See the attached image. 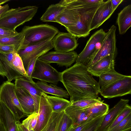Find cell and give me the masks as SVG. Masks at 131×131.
I'll return each instance as SVG.
<instances>
[{
    "label": "cell",
    "instance_id": "obj_1",
    "mask_svg": "<svg viewBox=\"0 0 131 131\" xmlns=\"http://www.w3.org/2000/svg\"><path fill=\"white\" fill-rule=\"evenodd\" d=\"M61 82L72 103L85 99H96L100 89L98 82L92 76L86 66L77 63L61 72Z\"/></svg>",
    "mask_w": 131,
    "mask_h": 131
},
{
    "label": "cell",
    "instance_id": "obj_2",
    "mask_svg": "<svg viewBox=\"0 0 131 131\" xmlns=\"http://www.w3.org/2000/svg\"><path fill=\"white\" fill-rule=\"evenodd\" d=\"M38 7L28 6L9 9L0 17V28L14 30L18 27L31 20Z\"/></svg>",
    "mask_w": 131,
    "mask_h": 131
},
{
    "label": "cell",
    "instance_id": "obj_3",
    "mask_svg": "<svg viewBox=\"0 0 131 131\" xmlns=\"http://www.w3.org/2000/svg\"><path fill=\"white\" fill-rule=\"evenodd\" d=\"M21 31L25 37L23 49L28 46L52 40L59 32L56 28L47 24L26 26Z\"/></svg>",
    "mask_w": 131,
    "mask_h": 131
},
{
    "label": "cell",
    "instance_id": "obj_4",
    "mask_svg": "<svg viewBox=\"0 0 131 131\" xmlns=\"http://www.w3.org/2000/svg\"><path fill=\"white\" fill-rule=\"evenodd\" d=\"M0 62L8 81L10 82L22 77L27 78L22 59L16 51L8 53L0 52Z\"/></svg>",
    "mask_w": 131,
    "mask_h": 131
},
{
    "label": "cell",
    "instance_id": "obj_5",
    "mask_svg": "<svg viewBox=\"0 0 131 131\" xmlns=\"http://www.w3.org/2000/svg\"><path fill=\"white\" fill-rule=\"evenodd\" d=\"M15 84L8 81L0 86V102L4 104L19 121L21 118L29 114L24 112L16 94Z\"/></svg>",
    "mask_w": 131,
    "mask_h": 131
},
{
    "label": "cell",
    "instance_id": "obj_6",
    "mask_svg": "<svg viewBox=\"0 0 131 131\" xmlns=\"http://www.w3.org/2000/svg\"><path fill=\"white\" fill-rule=\"evenodd\" d=\"M59 3L65 8L58 16L56 22L66 28L76 25L81 17L80 12L82 4L81 0H63Z\"/></svg>",
    "mask_w": 131,
    "mask_h": 131
},
{
    "label": "cell",
    "instance_id": "obj_7",
    "mask_svg": "<svg viewBox=\"0 0 131 131\" xmlns=\"http://www.w3.org/2000/svg\"><path fill=\"white\" fill-rule=\"evenodd\" d=\"M116 27L111 26L105 36L100 47L94 54L86 66L87 68L90 67L100 59L110 54L116 57L117 50L116 46L115 32Z\"/></svg>",
    "mask_w": 131,
    "mask_h": 131
},
{
    "label": "cell",
    "instance_id": "obj_8",
    "mask_svg": "<svg viewBox=\"0 0 131 131\" xmlns=\"http://www.w3.org/2000/svg\"><path fill=\"white\" fill-rule=\"evenodd\" d=\"M50 64L38 58L32 72V78L57 84L61 81V72L58 71Z\"/></svg>",
    "mask_w": 131,
    "mask_h": 131
},
{
    "label": "cell",
    "instance_id": "obj_9",
    "mask_svg": "<svg viewBox=\"0 0 131 131\" xmlns=\"http://www.w3.org/2000/svg\"><path fill=\"white\" fill-rule=\"evenodd\" d=\"M105 34L106 32L102 29L97 30L93 34L88 41L83 50L78 55L76 62L86 66L99 49L97 47V45L102 43Z\"/></svg>",
    "mask_w": 131,
    "mask_h": 131
},
{
    "label": "cell",
    "instance_id": "obj_10",
    "mask_svg": "<svg viewBox=\"0 0 131 131\" xmlns=\"http://www.w3.org/2000/svg\"><path fill=\"white\" fill-rule=\"evenodd\" d=\"M104 97L110 99L126 95L131 93V76L126 75L107 88L100 91Z\"/></svg>",
    "mask_w": 131,
    "mask_h": 131
},
{
    "label": "cell",
    "instance_id": "obj_11",
    "mask_svg": "<svg viewBox=\"0 0 131 131\" xmlns=\"http://www.w3.org/2000/svg\"><path fill=\"white\" fill-rule=\"evenodd\" d=\"M78 55L73 51L66 52L52 51L48 52L38 58L50 64L56 63L59 66L67 68L76 61Z\"/></svg>",
    "mask_w": 131,
    "mask_h": 131
},
{
    "label": "cell",
    "instance_id": "obj_12",
    "mask_svg": "<svg viewBox=\"0 0 131 131\" xmlns=\"http://www.w3.org/2000/svg\"><path fill=\"white\" fill-rule=\"evenodd\" d=\"M52 42L56 51L60 52L73 51L79 44L76 37L69 32H59L53 38Z\"/></svg>",
    "mask_w": 131,
    "mask_h": 131
},
{
    "label": "cell",
    "instance_id": "obj_13",
    "mask_svg": "<svg viewBox=\"0 0 131 131\" xmlns=\"http://www.w3.org/2000/svg\"><path fill=\"white\" fill-rule=\"evenodd\" d=\"M94 13H82L79 21L74 26L66 28L68 32L76 38L85 37L91 31L90 25Z\"/></svg>",
    "mask_w": 131,
    "mask_h": 131
},
{
    "label": "cell",
    "instance_id": "obj_14",
    "mask_svg": "<svg viewBox=\"0 0 131 131\" xmlns=\"http://www.w3.org/2000/svg\"><path fill=\"white\" fill-rule=\"evenodd\" d=\"M15 85L17 88H23L28 91L34 101L35 112H38L39 103L43 91L37 85L34 81L31 82L25 77L18 78L15 80Z\"/></svg>",
    "mask_w": 131,
    "mask_h": 131
},
{
    "label": "cell",
    "instance_id": "obj_15",
    "mask_svg": "<svg viewBox=\"0 0 131 131\" xmlns=\"http://www.w3.org/2000/svg\"><path fill=\"white\" fill-rule=\"evenodd\" d=\"M114 12L112 9L110 0L104 1L94 15L90 25V31L101 25L111 17Z\"/></svg>",
    "mask_w": 131,
    "mask_h": 131
},
{
    "label": "cell",
    "instance_id": "obj_16",
    "mask_svg": "<svg viewBox=\"0 0 131 131\" xmlns=\"http://www.w3.org/2000/svg\"><path fill=\"white\" fill-rule=\"evenodd\" d=\"M42 93L39 105L38 117L34 131H41L48 122L53 112L51 106L47 98Z\"/></svg>",
    "mask_w": 131,
    "mask_h": 131
},
{
    "label": "cell",
    "instance_id": "obj_17",
    "mask_svg": "<svg viewBox=\"0 0 131 131\" xmlns=\"http://www.w3.org/2000/svg\"><path fill=\"white\" fill-rule=\"evenodd\" d=\"M116 57L113 54L107 56L90 67L87 68L88 70L91 75L99 77L114 69L115 61Z\"/></svg>",
    "mask_w": 131,
    "mask_h": 131
},
{
    "label": "cell",
    "instance_id": "obj_18",
    "mask_svg": "<svg viewBox=\"0 0 131 131\" xmlns=\"http://www.w3.org/2000/svg\"><path fill=\"white\" fill-rule=\"evenodd\" d=\"M129 101L128 99H121L113 107L109 110L96 131H106Z\"/></svg>",
    "mask_w": 131,
    "mask_h": 131
},
{
    "label": "cell",
    "instance_id": "obj_19",
    "mask_svg": "<svg viewBox=\"0 0 131 131\" xmlns=\"http://www.w3.org/2000/svg\"><path fill=\"white\" fill-rule=\"evenodd\" d=\"M0 119L5 131H18V125L19 121L16 119L11 111L0 102Z\"/></svg>",
    "mask_w": 131,
    "mask_h": 131
},
{
    "label": "cell",
    "instance_id": "obj_20",
    "mask_svg": "<svg viewBox=\"0 0 131 131\" xmlns=\"http://www.w3.org/2000/svg\"><path fill=\"white\" fill-rule=\"evenodd\" d=\"M64 112L72 120V127L73 128L76 127L88 121L95 118L90 117L83 109L71 104L65 109Z\"/></svg>",
    "mask_w": 131,
    "mask_h": 131
},
{
    "label": "cell",
    "instance_id": "obj_21",
    "mask_svg": "<svg viewBox=\"0 0 131 131\" xmlns=\"http://www.w3.org/2000/svg\"><path fill=\"white\" fill-rule=\"evenodd\" d=\"M16 94L24 113L30 114L35 112L34 101L28 91L23 88H17Z\"/></svg>",
    "mask_w": 131,
    "mask_h": 131
},
{
    "label": "cell",
    "instance_id": "obj_22",
    "mask_svg": "<svg viewBox=\"0 0 131 131\" xmlns=\"http://www.w3.org/2000/svg\"><path fill=\"white\" fill-rule=\"evenodd\" d=\"M116 23L119 34H125L131 26V5L124 7L118 14Z\"/></svg>",
    "mask_w": 131,
    "mask_h": 131
},
{
    "label": "cell",
    "instance_id": "obj_23",
    "mask_svg": "<svg viewBox=\"0 0 131 131\" xmlns=\"http://www.w3.org/2000/svg\"><path fill=\"white\" fill-rule=\"evenodd\" d=\"M36 83L38 87L45 94H49L66 98H69V95L66 90L56 85L48 84L46 82L41 81H38Z\"/></svg>",
    "mask_w": 131,
    "mask_h": 131
},
{
    "label": "cell",
    "instance_id": "obj_24",
    "mask_svg": "<svg viewBox=\"0 0 131 131\" xmlns=\"http://www.w3.org/2000/svg\"><path fill=\"white\" fill-rule=\"evenodd\" d=\"M126 76L117 72L115 69L100 75L99 77L98 82L100 91L123 78Z\"/></svg>",
    "mask_w": 131,
    "mask_h": 131
},
{
    "label": "cell",
    "instance_id": "obj_25",
    "mask_svg": "<svg viewBox=\"0 0 131 131\" xmlns=\"http://www.w3.org/2000/svg\"><path fill=\"white\" fill-rule=\"evenodd\" d=\"M65 7L59 3L50 5L40 18L43 22H56L59 16L63 11Z\"/></svg>",
    "mask_w": 131,
    "mask_h": 131
},
{
    "label": "cell",
    "instance_id": "obj_26",
    "mask_svg": "<svg viewBox=\"0 0 131 131\" xmlns=\"http://www.w3.org/2000/svg\"><path fill=\"white\" fill-rule=\"evenodd\" d=\"M53 48L52 40L41 47L21 57L26 72L30 62L34 58L37 57H39L45 54Z\"/></svg>",
    "mask_w": 131,
    "mask_h": 131
},
{
    "label": "cell",
    "instance_id": "obj_27",
    "mask_svg": "<svg viewBox=\"0 0 131 131\" xmlns=\"http://www.w3.org/2000/svg\"><path fill=\"white\" fill-rule=\"evenodd\" d=\"M103 101H102L83 109L90 117L92 118L104 115L109 110V106L104 103Z\"/></svg>",
    "mask_w": 131,
    "mask_h": 131
},
{
    "label": "cell",
    "instance_id": "obj_28",
    "mask_svg": "<svg viewBox=\"0 0 131 131\" xmlns=\"http://www.w3.org/2000/svg\"><path fill=\"white\" fill-rule=\"evenodd\" d=\"M51 107L53 112L60 113L64 111L71 104L70 101L58 96H50L43 93Z\"/></svg>",
    "mask_w": 131,
    "mask_h": 131
},
{
    "label": "cell",
    "instance_id": "obj_29",
    "mask_svg": "<svg viewBox=\"0 0 131 131\" xmlns=\"http://www.w3.org/2000/svg\"><path fill=\"white\" fill-rule=\"evenodd\" d=\"M24 39V34L21 31L14 36L0 38V43L14 46L18 52L23 49Z\"/></svg>",
    "mask_w": 131,
    "mask_h": 131
},
{
    "label": "cell",
    "instance_id": "obj_30",
    "mask_svg": "<svg viewBox=\"0 0 131 131\" xmlns=\"http://www.w3.org/2000/svg\"><path fill=\"white\" fill-rule=\"evenodd\" d=\"M64 112H53L47 124L41 131H57L59 123Z\"/></svg>",
    "mask_w": 131,
    "mask_h": 131
},
{
    "label": "cell",
    "instance_id": "obj_31",
    "mask_svg": "<svg viewBox=\"0 0 131 131\" xmlns=\"http://www.w3.org/2000/svg\"><path fill=\"white\" fill-rule=\"evenodd\" d=\"M131 130V114L122 121L106 131H128Z\"/></svg>",
    "mask_w": 131,
    "mask_h": 131
},
{
    "label": "cell",
    "instance_id": "obj_32",
    "mask_svg": "<svg viewBox=\"0 0 131 131\" xmlns=\"http://www.w3.org/2000/svg\"><path fill=\"white\" fill-rule=\"evenodd\" d=\"M102 101L101 99L99 97L96 99H85L71 103V104L83 109Z\"/></svg>",
    "mask_w": 131,
    "mask_h": 131
},
{
    "label": "cell",
    "instance_id": "obj_33",
    "mask_svg": "<svg viewBox=\"0 0 131 131\" xmlns=\"http://www.w3.org/2000/svg\"><path fill=\"white\" fill-rule=\"evenodd\" d=\"M38 117V112H35L29 115L22 124L29 130H34L37 125Z\"/></svg>",
    "mask_w": 131,
    "mask_h": 131
},
{
    "label": "cell",
    "instance_id": "obj_34",
    "mask_svg": "<svg viewBox=\"0 0 131 131\" xmlns=\"http://www.w3.org/2000/svg\"><path fill=\"white\" fill-rule=\"evenodd\" d=\"M72 124V119L64 112L59 123L57 131H68Z\"/></svg>",
    "mask_w": 131,
    "mask_h": 131
},
{
    "label": "cell",
    "instance_id": "obj_35",
    "mask_svg": "<svg viewBox=\"0 0 131 131\" xmlns=\"http://www.w3.org/2000/svg\"><path fill=\"white\" fill-rule=\"evenodd\" d=\"M130 114H131V107L127 104L125 105L107 130L117 125Z\"/></svg>",
    "mask_w": 131,
    "mask_h": 131
},
{
    "label": "cell",
    "instance_id": "obj_36",
    "mask_svg": "<svg viewBox=\"0 0 131 131\" xmlns=\"http://www.w3.org/2000/svg\"><path fill=\"white\" fill-rule=\"evenodd\" d=\"M52 40H45L38 43L28 46L19 51L18 53L21 58L41 47Z\"/></svg>",
    "mask_w": 131,
    "mask_h": 131
},
{
    "label": "cell",
    "instance_id": "obj_37",
    "mask_svg": "<svg viewBox=\"0 0 131 131\" xmlns=\"http://www.w3.org/2000/svg\"><path fill=\"white\" fill-rule=\"evenodd\" d=\"M105 115L95 119L82 131H96L100 126Z\"/></svg>",
    "mask_w": 131,
    "mask_h": 131
},
{
    "label": "cell",
    "instance_id": "obj_38",
    "mask_svg": "<svg viewBox=\"0 0 131 131\" xmlns=\"http://www.w3.org/2000/svg\"><path fill=\"white\" fill-rule=\"evenodd\" d=\"M18 33L16 30L0 28V35L6 37L14 36L17 35Z\"/></svg>",
    "mask_w": 131,
    "mask_h": 131
},
{
    "label": "cell",
    "instance_id": "obj_39",
    "mask_svg": "<svg viewBox=\"0 0 131 131\" xmlns=\"http://www.w3.org/2000/svg\"><path fill=\"white\" fill-rule=\"evenodd\" d=\"M14 51L17 52V49L15 46L0 43V52L8 53Z\"/></svg>",
    "mask_w": 131,
    "mask_h": 131
},
{
    "label": "cell",
    "instance_id": "obj_40",
    "mask_svg": "<svg viewBox=\"0 0 131 131\" xmlns=\"http://www.w3.org/2000/svg\"><path fill=\"white\" fill-rule=\"evenodd\" d=\"M95 119L88 121L83 124L75 128H73L72 126L68 131H82Z\"/></svg>",
    "mask_w": 131,
    "mask_h": 131
},
{
    "label": "cell",
    "instance_id": "obj_41",
    "mask_svg": "<svg viewBox=\"0 0 131 131\" xmlns=\"http://www.w3.org/2000/svg\"><path fill=\"white\" fill-rule=\"evenodd\" d=\"M112 10L115 11L118 6L121 3L123 0H110Z\"/></svg>",
    "mask_w": 131,
    "mask_h": 131
},
{
    "label": "cell",
    "instance_id": "obj_42",
    "mask_svg": "<svg viewBox=\"0 0 131 131\" xmlns=\"http://www.w3.org/2000/svg\"><path fill=\"white\" fill-rule=\"evenodd\" d=\"M18 131H34L32 130H29L22 123H20V122L18 125Z\"/></svg>",
    "mask_w": 131,
    "mask_h": 131
},
{
    "label": "cell",
    "instance_id": "obj_43",
    "mask_svg": "<svg viewBox=\"0 0 131 131\" xmlns=\"http://www.w3.org/2000/svg\"><path fill=\"white\" fill-rule=\"evenodd\" d=\"M85 3L90 4H96L100 3L103 2V0H83Z\"/></svg>",
    "mask_w": 131,
    "mask_h": 131
},
{
    "label": "cell",
    "instance_id": "obj_44",
    "mask_svg": "<svg viewBox=\"0 0 131 131\" xmlns=\"http://www.w3.org/2000/svg\"><path fill=\"white\" fill-rule=\"evenodd\" d=\"M9 9V6L8 4H6L3 6L0 9V17Z\"/></svg>",
    "mask_w": 131,
    "mask_h": 131
},
{
    "label": "cell",
    "instance_id": "obj_45",
    "mask_svg": "<svg viewBox=\"0 0 131 131\" xmlns=\"http://www.w3.org/2000/svg\"><path fill=\"white\" fill-rule=\"evenodd\" d=\"M0 75L3 77L6 76V74L2 65L0 62Z\"/></svg>",
    "mask_w": 131,
    "mask_h": 131
},
{
    "label": "cell",
    "instance_id": "obj_46",
    "mask_svg": "<svg viewBox=\"0 0 131 131\" xmlns=\"http://www.w3.org/2000/svg\"><path fill=\"white\" fill-rule=\"evenodd\" d=\"M0 131H5L3 124L0 119Z\"/></svg>",
    "mask_w": 131,
    "mask_h": 131
},
{
    "label": "cell",
    "instance_id": "obj_47",
    "mask_svg": "<svg viewBox=\"0 0 131 131\" xmlns=\"http://www.w3.org/2000/svg\"><path fill=\"white\" fill-rule=\"evenodd\" d=\"M10 1V0H0V5Z\"/></svg>",
    "mask_w": 131,
    "mask_h": 131
},
{
    "label": "cell",
    "instance_id": "obj_48",
    "mask_svg": "<svg viewBox=\"0 0 131 131\" xmlns=\"http://www.w3.org/2000/svg\"><path fill=\"white\" fill-rule=\"evenodd\" d=\"M4 37V36H1L0 35V38H3V37Z\"/></svg>",
    "mask_w": 131,
    "mask_h": 131
},
{
    "label": "cell",
    "instance_id": "obj_49",
    "mask_svg": "<svg viewBox=\"0 0 131 131\" xmlns=\"http://www.w3.org/2000/svg\"><path fill=\"white\" fill-rule=\"evenodd\" d=\"M3 6H2L1 5H0V9Z\"/></svg>",
    "mask_w": 131,
    "mask_h": 131
},
{
    "label": "cell",
    "instance_id": "obj_50",
    "mask_svg": "<svg viewBox=\"0 0 131 131\" xmlns=\"http://www.w3.org/2000/svg\"><path fill=\"white\" fill-rule=\"evenodd\" d=\"M131 131V130H129V131Z\"/></svg>",
    "mask_w": 131,
    "mask_h": 131
}]
</instances>
